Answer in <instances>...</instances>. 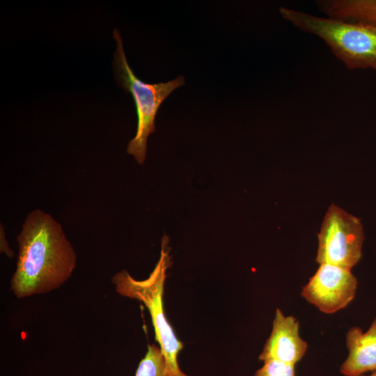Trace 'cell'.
Here are the masks:
<instances>
[{"mask_svg": "<svg viewBox=\"0 0 376 376\" xmlns=\"http://www.w3.org/2000/svg\"><path fill=\"white\" fill-rule=\"evenodd\" d=\"M17 240L18 258L10 289L17 298L49 292L71 276L76 253L61 224L50 214L32 211Z\"/></svg>", "mask_w": 376, "mask_h": 376, "instance_id": "6da1fadb", "label": "cell"}, {"mask_svg": "<svg viewBox=\"0 0 376 376\" xmlns=\"http://www.w3.org/2000/svg\"><path fill=\"white\" fill-rule=\"evenodd\" d=\"M279 13L293 26L323 40L347 69L376 72L375 24L320 17L286 7H281Z\"/></svg>", "mask_w": 376, "mask_h": 376, "instance_id": "7a4b0ae2", "label": "cell"}, {"mask_svg": "<svg viewBox=\"0 0 376 376\" xmlns=\"http://www.w3.org/2000/svg\"><path fill=\"white\" fill-rule=\"evenodd\" d=\"M169 239L164 236L159 259L150 276L144 280L134 279L126 270L111 279L116 291L121 296L136 299L148 309L155 332V338L164 354L167 368L173 376H189L180 369L178 356L182 343L176 337L163 309V293L166 270L171 265Z\"/></svg>", "mask_w": 376, "mask_h": 376, "instance_id": "3957f363", "label": "cell"}, {"mask_svg": "<svg viewBox=\"0 0 376 376\" xmlns=\"http://www.w3.org/2000/svg\"><path fill=\"white\" fill-rule=\"evenodd\" d=\"M116 49L113 54V68L116 81L127 93H130L135 103L137 114V130L135 136L129 142L127 152L142 164L146 159L147 139L155 130V119L162 102L175 88L185 84L183 76L167 82L146 84L139 79L130 67L118 29L113 30Z\"/></svg>", "mask_w": 376, "mask_h": 376, "instance_id": "277c9868", "label": "cell"}, {"mask_svg": "<svg viewBox=\"0 0 376 376\" xmlns=\"http://www.w3.org/2000/svg\"><path fill=\"white\" fill-rule=\"evenodd\" d=\"M318 236L315 260L320 265L351 269L361 258L364 235L361 221L334 203L328 208Z\"/></svg>", "mask_w": 376, "mask_h": 376, "instance_id": "5b68a950", "label": "cell"}, {"mask_svg": "<svg viewBox=\"0 0 376 376\" xmlns=\"http://www.w3.org/2000/svg\"><path fill=\"white\" fill-rule=\"evenodd\" d=\"M357 280L351 269L331 264H320L301 292L309 303L325 313L346 307L354 299Z\"/></svg>", "mask_w": 376, "mask_h": 376, "instance_id": "8992f818", "label": "cell"}, {"mask_svg": "<svg viewBox=\"0 0 376 376\" xmlns=\"http://www.w3.org/2000/svg\"><path fill=\"white\" fill-rule=\"evenodd\" d=\"M307 343L299 334V322L293 316H285L277 308L272 331L267 340L259 359L276 360L295 365L304 356Z\"/></svg>", "mask_w": 376, "mask_h": 376, "instance_id": "52a82bcc", "label": "cell"}, {"mask_svg": "<svg viewBox=\"0 0 376 376\" xmlns=\"http://www.w3.org/2000/svg\"><path fill=\"white\" fill-rule=\"evenodd\" d=\"M349 354L340 368L346 376H359L368 371H376V318L366 332L359 327H352L346 334Z\"/></svg>", "mask_w": 376, "mask_h": 376, "instance_id": "ba28073f", "label": "cell"}, {"mask_svg": "<svg viewBox=\"0 0 376 376\" xmlns=\"http://www.w3.org/2000/svg\"><path fill=\"white\" fill-rule=\"evenodd\" d=\"M135 376H173L169 372L165 358L160 349L150 345L148 351L140 361Z\"/></svg>", "mask_w": 376, "mask_h": 376, "instance_id": "9c48e42d", "label": "cell"}, {"mask_svg": "<svg viewBox=\"0 0 376 376\" xmlns=\"http://www.w3.org/2000/svg\"><path fill=\"white\" fill-rule=\"evenodd\" d=\"M254 376H295V365L276 360L265 361Z\"/></svg>", "mask_w": 376, "mask_h": 376, "instance_id": "30bf717a", "label": "cell"}, {"mask_svg": "<svg viewBox=\"0 0 376 376\" xmlns=\"http://www.w3.org/2000/svg\"><path fill=\"white\" fill-rule=\"evenodd\" d=\"M1 251L6 254L9 258L13 257V252L9 247V245L5 237L3 227L1 226Z\"/></svg>", "mask_w": 376, "mask_h": 376, "instance_id": "8fae6325", "label": "cell"}, {"mask_svg": "<svg viewBox=\"0 0 376 376\" xmlns=\"http://www.w3.org/2000/svg\"><path fill=\"white\" fill-rule=\"evenodd\" d=\"M359 376H376V371L373 372V373L370 374V375H359Z\"/></svg>", "mask_w": 376, "mask_h": 376, "instance_id": "7c38bea8", "label": "cell"}, {"mask_svg": "<svg viewBox=\"0 0 376 376\" xmlns=\"http://www.w3.org/2000/svg\"><path fill=\"white\" fill-rule=\"evenodd\" d=\"M375 23H376V3H375Z\"/></svg>", "mask_w": 376, "mask_h": 376, "instance_id": "4fadbf2b", "label": "cell"}]
</instances>
